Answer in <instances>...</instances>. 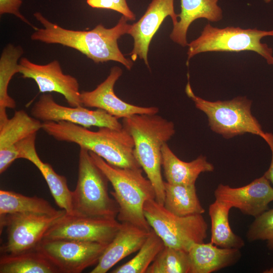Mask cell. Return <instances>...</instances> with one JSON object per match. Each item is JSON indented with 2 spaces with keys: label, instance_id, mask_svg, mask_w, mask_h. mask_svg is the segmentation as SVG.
Returning a JSON list of instances; mask_svg holds the SVG:
<instances>
[{
  "label": "cell",
  "instance_id": "cell-8",
  "mask_svg": "<svg viewBox=\"0 0 273 273\" xmlns=\"http://www.w3.org/2000/svg\"><path fill=\"white\" fill-rule=\"evenodd\" d=\"M144 213L151 229L166 246L188 252L194 244L204 242L207 237L208 224L202 214L178 216L155 199L145 202Z\"/></svg>",
  "mask_w": 273,
  "mask_h": 273
},
{
  "label": "cell",
  "instance_id": "cell-25",
  "mask_svg": "<svg viewBox=\"0 0 273 273\" xmlns=\"http://www.w3.org/2000/svg\"><path fill=\"white\" fill-rule=\"evenodd\" d=\"M164 190L163 205L170 212L181 216L204 213L195 185H175L164 181Z\"/></svg>",
  "mask_w": 273,
  "mask_h": 273
},
{
  "label": "cell",
  "instance_id": "cell-14",
  "mask_svg": "<svg viewBox=\"0 0 273 273\" xmlns=\"http://www.w3.org/2000/svg\"><path fill=\"white\" fill-rule=\"evenodd\" d=\"M214 196L215 200L255 218L269 209L268 205L273 201V187L263 175L241 187L220 184L214 190Z\"/></svg>",
  "mask_w": 273,
  "mask_h": 273
},
{
  "label": "cell",
  "instance_id": "cell-15",
  "mask_svg": "<svg viewBox=\"0 0 273 273\" xmlns=\"http://www.w3.org/2000/svg\"><path fill=\"white\" fill-rule=\"evenodd\" d=\"M122 73V69L113 66L106 79L94 90L81 91L80 101L82 106L102 109L119 119L134 114H155L159 111L156 107H144L124 102L115 94L114 86Z\"/></svg>",
  "mask_w": 273,
  "mask_h": 273
},
{
  "label": "cell",
  "instance_id": "cell-11",
  "mask_svg": "<svg viewBox=\"0 0 273 273\" xmlns=\"http://www.w3.org/2000/svg\"><path fill=\"white\" fill-rule=\"evenodd\" d=\"M66 212L56 215L14 213L0 216L1 231L6 228L7 239L1 247L4 253L34 249L52 225Z\"/></svg>",
  "mask_w": 273,
  "mask_h": 273
},
{
  "label": "cell",
  "instance_id": "cell-10",
  "mask_svg": "<svg viewBox=\"0 0 273 273\" xmlns=\"http://www.w3.org/2000/svg\"><path fill=\"white\" fill-rule=\"evenodd\" d=\"M121 225L115 218L66 213L48 229L43 239H62L109 244Z\"/></svg>",
  "mask_w": 273,
  "mask_h": 273
},
{
  "label": "cell",
  "instance_id": "cell-1",
  "mask_svg": "<svg viewBox=\"0 0 273 273\" xmlns=\"http://www.w3.org/2000/svg\"><path fill=\"white\" fill-rule=\"evenodd\" d=\"M33 16L43 28L34 30L30 36L31 40L72 48L97 64L113 61L122 64L129 70L132 67V61L124 56L117 43L118 39L128 34L131 27L124 16H122L112 28L99 24L92 30L84 31L64 28L51 22L38 12Z\"/></svg>",
  "mask_w": 273,
  "mask_h": 273
},
{
  "label": "cell",
  "instance_id": "cell-12",
  "mask_svg": "<svg viewBox=\"0 0 273 273\" xmlns=\"http://www.w3.org/2000/svg\"><path fill=\"white\" fill-rule=\"evenodd\" d=\"M30 112L32 116L42 122L67 121L87 128L91 126L123 128L118 118L102 109L92 110L82 106H62L56 103L51 94H42L34 103Z\"/></svg>",
  "mask_w": 273,
  "mask_h": 273
},
{
  "label": "cell",
  "instance_id": "cell-29",
  "mask_svg": "<svg viewBox=\"0 0 273 273\" xmlns=\"http://www.w3.org/2000/svg\"><path fill=\"white\" fill-rule=\"evenodd\" d=\"M190 270L188 252L164 246L146 273H190Z\"/></svg>",
  "mask_w": 273,
  "mask_h": 273
},
{
  "label": "cell",
  "instance_id": "cell-22",
  "mask_svg": "<svg viewBox=\"0 0 273 273\" xmlns=\"http://www.w3.org/2000/svg\"><path fill=\"white\" fill-rule=\"evenodd\" d=\"M231 208L228 203L216 200L209 205L210 242L221 248L240 249L245 246V242L231 228L229 216Z\"/></svg>",
  "mask_w": 273,
  "mask_h": 273
},
{
  "label": "cell",
  "instance_id": "cell-16",
  "mask_svg": "<svg viewBox=\"0 0 273 273\" xmlns=\"http://www.w3.org/2000/svg\"><path fill=\"white\" fill-rule=\"evenodd\" d=\"M168 16L173 26L178 22L179 15L174 11V0H151L145 13L136 23L131 25L128 34L133 38V48L130 53L132 61L143 60L149 68L148 53L150 43L159 27Z\"/></svg>",
  "mask_w": 273,
  "mask_h": 273
},
{
  "label": "cell",
  "instance_id": "cell-18",
  "mask_svg": "<svg viewBox=\"0 0 273 273\" xmlns=\"http://www.w3.org/2000/svg\"><path fill=\"white\" fill-rule=\"evenodd\" d=\"M36 134H34L18 143L19 158L32 163L40 171L46 180L50 192L58 206L69 214L72 213V193L68 187L66 178L58 174L52 166L43 162L35 149Z\"/></svg>",
  "mask_w": 273,
  "mask_h": 273
},
{
  "label": "cell",
  "instance_id": "cell-31",
  "mask_svg": "<svg viewBox=\"0 0 273 273\" xmlns=\"http://www.w3.org/2000/svg\"><path fill=\"white\" fill-rule=\"evenodd\" d=\"M92 8L106 9L116 11L128 20H134L135 15L129 8L126 0H87Z\"/></svg>",
  "mask_w": 273,
  "mask_h": 273
},
{
  "label": "cell",
  "instance_id": "cell-27",
  "mask_svg": "<svg viewBox=\"0 0 273 273\" xmlns=\"http://www.w3.org/2000/svg\"><path fill=\"white\" fill-rule=\"evenodd\" d=\"M24 53L20 46L11 43L3 49L0 58V122L8 118L6 109H14L16 102L8 93V88L12 77L19 73L18 60Z\"/></svg>",
  "mask_w": 273,
  "mask_h": 273
},
{
  "label": "cell",
  "instance_id": "cell-24",
  "mask_svg": "<svg viewBox=\"0 0 273 273\" xmlns=\"http://www.w3.org/2000/svg\"><path fill=\"white\" fill-rule=\"evenodd\" d=\"M66 211L57 210L45 199L29 197L13 191L0 190V216L14 213L56 215Z\"/></svg>",
  "mask_w": 273,
  "mask_h": 273
},
{
  "label": "cell",
  "instance_id": "cell-33",
  "mask_svg": "<svg viewBox=\"0 0 273 273\" xmlns=\"http://www.w3.org/2000/svg\"><path fill=\"white\" fill-rule=\"evenodd\" d=\"M262 138L269 146L271 153V158L269 167L263 175L273 184V133L271 132H265Z\"/></svg>",
  "mask_w": 273,
  "mask_h": 273
},
{
  "label": "cell",
  "instance_id": "cell-19",
  "mask_svg": "<svg viewBox=\"0 0 273 273\" xmlns=\"http://www.w3.org/2000/svg\"><path fill=\"white\" fill-rule=\"evenodd\" d=\"M240 250L219 247L210 242L194 244L188 251L190 273H211L232 266L241 257Z\"/></svg>",
  "mask_w": 273,
  "mask_h": 273
},
{
  "label": "cell",
  "instance_id": "cell-2",
  "mask_svg": "<svg viewBox=\"0 0 273 273\" xmlns=\"http://www.w3.org/2000/svg\"><path fill=\"white\" fill-rule=\"evenodd\" d=\"M41 129L58 141L75 143L95 153L112 165L142 168L134 155L133 139L123 128L101 127L94 131L67 121H47Z\"/></svg>",
  "mask_w": 273,
  "mask_h": 273
},
{
  "label": "cell",
  "instance_id": "cell-6",
  "mask_svg": "<svg viewBox=\"0 0 273 273\" xmlns=\"http://www.w3.org/2000/svg\"><path fill=\"white\" fill-rule=\"evenodd\" d=\"M187 95L196 107L207 116L211 129L226 139L246 133L262 138L265 132L251 113L252 101L246 97L231 100L208 101L196 96L189 81L186 85Z\"/></svg>",
  "mask_w": 273,
  "mask_h": 273
},
{
  "label": "cell",
  "instance_id": "cell-7",
  "mask_svg": "<svg viewBox=\"0 0 273 273\" xmlns=\"http://www.w3.org/2000/svg\"><path fill=\"white\" fill-rule=\"evenodd\" d=\"M270 36H273V30L234 26L220 28L208 23L200 35L188 43L187 64L192 58L202 53L252 51L263 57L268 64L273 66L272 49L261 41L263 37Z\"/></svg>",
  "mask_w": 273,
  "mask_h": 273
},
{
  "label": "cell",
  "instance_id": "cell-17",
  "mask_svg": "<svg viewBox=\"0 0 273 273\" xmlns=\"http://www.w3.org/2000/svg\"><path fill=\"white\" fill-rule=\"evenodd\" d=\"M150 231L129 222H121L116 236L90 272L106 273L124 258L139 251Z\"/></svg>",
  "mask_w": 273,
  "mask_h": 273
},
{
  "label": "cell",
  "instance_id": "cell-28",
  "mask_svg": "<svg viewBox=\"0 0 273 273\" xmlns=\"http://www.w3.org/2000/svg\"><path fill=\"white\" fill-rule=\"evenodd\" d=\"M162 239L152 230L138 253L131 259L113 269L112 273H146L156 256L164 248Z\"/></svg>",
  "mask_w": 273,
  "mask_h": 273
},
{
  "label": "cell",
  "instance_id": "cell-23",
  "mask_svg": "<svg viewBox=\"0 0 273 273\" xmlns=\"http://www.w3.org/2000/svg\"><path fill=\"white\" fill-rule=\"evenodd\" d=\"M0 273H60L36 249L4 253L0 258Z\"/></svg>",
  "mask_w": 273,
  "mask_h": 273
},
{
  "label": "cell",
  "instance_id": "cell-3",
  "mask_svg": "<svg viewBox=\"0 0 273 273\" xmlns=\"http://www.w3.org/2000/svg\"><path fill=\"white\" fill-rule=\"evenodd\" d=\"M122 124L133 139L135 158L154 187L156 201L163 205L161 150L175 133L173 123L157 114H144L124 118Z\"/></svg>",
  "mask_w": 273,
  "mask_h": 273
},
{
  "label": "cell",
  "instance_id": "cell-13",
  "mask_svg": "<svg viewBox=\"0 0 273 273\" xmlns=\"http://www.w3.org/2000/svg\"><path fill=\"white\" fill-rule=\"evenodd\" d=\"M19 64L22 77L34 80L40 93H58L64 97L70 106H82L77 79L71 75L64 74L58 60L40 65L22 57Z\"/></svg>",
  "mask_w": 273,
  "mask_h": 273
},
{
  "label": "cell",
  "instance_id": "cell-32",
  "mask_svg": "<svg viewBox=\"0 0 273 273\" xmlns=\"http://www.w3.org/2000/svg\"><path fill=\"white\" fill-rule=\"evenodd\" d=\"M22 3L23 0H0V15H3L5 14L14 15L35 30L37 27L34 26L20 12V7Z\"/></svg>",
  "mask_w": 273,
  "mask_h": 273
},
{
  "label": "cell",
  "instance_id": "cell-9",
  "mask_svg": "<svg viewBox=\"0 0 273 273\" xmlns=\"http://www.w3.org/2000/svg\"><path fill=\"white\" fill-rule=\"evenodd\" d=\"M108 244L62 239H42L35 248L60 273H80L96 265Z\"/></svg>",
  "mask_w": 273,
  "mask_h": 273
},
{
  "label": "cell",
  "instance_id": "cell-5",
  "mask_svg": "<svg viewBox=\"0 0 273 273\" xmlns=\"http://www.w3.org/2000/svg\"><path fill=\"white\" fill-rule=\"evenodd\" d=\"M109 180L95 163L89 151L80 148L78 178L72 193V213L94 217L117 218L118 205L108 193Z\"/></svg>",
  "mask_w": 273,
  "mask_h": 273
},
{
  "label": "cell",
  "instance_id": "cell-30",
  "mask_svg": "<svg viewBox=\"0 0 273 273\" xmlns=\"http://www.w3.org/2000/svg\"><path fill=\"white\" fill-rule=\"evenodd\" d=\"M249 242L265 241L269 250H273V208L255 218L246 233Z\"/></svg>",
  "mask_w": 273,
  "mask_h": 273
},
{
  "label": "cell",
  "instance_id": "cell-34",
  "mask_svg": "<svg viewBox=\"0 0 273 273\" xmlns=\"http://www.w3.org/2000/svg\"><path fill=\"white\" fill-rule=\"evenodd\" d=\"M263 1H264L265 3H268L270 2L272 0H263Z\"/></svg>",
  "mask_w": 273,
  "mask_h": 273
},
{
  "label": "cell",
  "instance_id": "cell-26",
  "mask_svg": "<svg viewBox=\"0 0 273 273\" xmlns=\"http://www.w3.org/2000/svg\"><path fill=\"white\" fill-rule=\"evenodd\" d=\"M41 121L24 110L16 111L13 116L0 122V151L10 149L41 129Z\"/></svg>",
  "mask_w": 273,
  "mask_h": 273
},
{
  "label": "cell",
  "instance_id": "cell-21",
  "mask_svg": "<svg viewBox=\"0 0 273 273\" xmlns=\"http://www.w3.org/2000/svg\"><path fill=\"white\" fill-rule=\"evenodd\" d=\"M162 167L166 182L175 185H195L199 175L202 172H211L214 166L206 157L200 155L190 162L179 159L171 151L167 143L161 150Z\"/></svg>",
  "mask_w": 273,
  "mask_h": 273
},
{
  "label": "cell",
  "instance_id": "cell-20",
  "mask_svg": "<svg viewBox=\"0 0 273 273\" xmlns=\"http://www.w3.org/2000/svg\"><path fill=\"white\" fill-rule=\"evenodd\" d=\"M219 0H180L179 20L173 25L170 39L183 47L188 46L187 34L195 20L203 18L212 22L222 19V10L217 5Z\"/></svg>",
  "mask_w": 273,
  "mask_h": 273
},
{
  "label": "cell",
  "instance_id": "cell-4",
  "mask_svg": "<svg viewBox=\"0 0 273 273\" xmlns=\"http://www.w3.org/2000/svg\"><path fill=\"white\" fill-rule=\"evenodd\" d=\"M95 163L106 176L114 189L110 193L117 202V218L145 230L152 229L144 213L145 202L155 199V192L150 180L144 176L142 168H121L112 165L89 151Z\"/></svg>",
  "mask_w": 273,
  "mask_h": 273
}]
</instances>
